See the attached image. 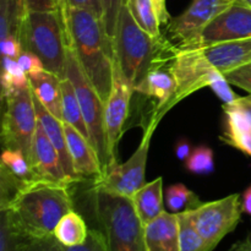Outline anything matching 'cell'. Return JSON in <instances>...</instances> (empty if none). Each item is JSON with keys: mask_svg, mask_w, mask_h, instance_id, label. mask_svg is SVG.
I'll return each instance as SVG.
<instances>
[{"mask_svg": "<svg viewBox=\"0 0 251 251\" xmlns=\"http://www.w3.org/2000/svg\"><path fill=\"white\" fill-rule=\"evenodd\" d=\"M70 185L41 179L27 181L6 205L0 206V211L6 213L20 234L50 237L59 221L74 210Z\"/></svg>", "mask_w": 251, "mask_h": 251, "instance_id": "obj_1", "label": "cell"}, {"mask_svg": "<svg viewBox=\"0 0 251 251\" xmlns=\"http://www.w3.org/2000/svg\"><path fill=\"white\" fill-rule=\"evenodd\" d=\"M69 46L73 47L83 73L105 104L113 87L114 46L102 17L87 9L70 7Z\"/></svg>", "mask_w": 251, "mask_h": 251, "instance_id": "obj_2", "label": "cell"}, {"mask_svg": "<svg viewBox=\"0 0 251 251\" xmlns=\"http://www.w3.org/2000/svg\"><path fill=\"white\" fill-rule=\"evenodd\" d=\"M114 60L125 80L136 87L145 76L163 63L169 50H176L163 38H153L135 22L126 5H123L113 38Z\"/></svg>", "mask_w": 251, "mask_h": 251, "instance_id": "obj_3", "label": "cell"}, {"mask_svg": "<svg viewBox=\"0 0 251 251\" xmlns=\"http://www.w3.org/2000/svg\"><path fill=\"white\" fill-rule=\"evenodd\" d=\"M93 208L108 251H147L145 226L131 199L95 186Z\"/></svg>", "mask_w": 251, "mask_h": 251, "instance_id": "obj_4", "label": "cell"}, {"mask_svg": "<svg viewBox=\"0 0 251 251\" xmlns=\"http://www.w3.org/2000/svg\"><path fill=\"white\" fill-rule=\"evenodd\" d=\"M19 39L24 50L39 56L46 70L65 77L66 49L69 42L60 15L56 10L28 11L22 19Z\"/></svg>", "mask_w": 251, "mask_h": 251, "instance_id": "obj_5", "label": "cell"}, {"mask_svg": "<svg viewBox=\"0 0 251 251\" xmlns=\"http://www.w3.org/2000/svg\"><path fill=\"white\" fill-rule=\"evenodd\" d=\"M65 76L73 82L76 91L83 119L88 130L90 142L97 153L104 176L110 168L104 127V103L83 73L80 61L71 46H68L66 49Z\"/></svg>", "mask_w": 251, "mask_h": 251, "instance_id": "obj_6", "label": "cell"}, {"mask_svg": "<svg viewBox=\"0 0 251 251\" xmlns=\"http://www.w3.org/2000/svg\"><path fill=\"white\" fill-rule=\"evenodd\" d=\"M37 124L33 93L29 86L2 100L1 141L4 149L19 150L28 159Z\"/></svg>", "mask_w": 251, "mask_h": 251, "instance_id": "obj_7", "label": "cell"}, {"mask_svg": "<svg viewBox=\"0 0 251 251\" xmlns=\"http://www.w3.org/2000/svg\"><path fill=\"white\" fill-rule=\"evenodd\" d=\"M157 125L158 122L151 118L149 125L145 129L141 142L132 156L125 163L115 164L114 167H112L102 178L96 180L95 186L104 189L108 193L131 199L132 195L146 184L145 174H146L150 144Z\"/></svg>", "mask_w": 251, "mask_h": 251, "instance_id": "obj_8", "label": "cell"}, {"mask_svg": "<svg viewBox=\"0 0 251 251\" xmlns=\"http://www.w3.org/2000/svg\"><path fill=\"white\" fill-rule=\"evenodd\" d=\"M242 212V202L238 194H232L220 200L202 202L193 210L195 227L208 249L212 251L226 235L237 228Z\"/></svg>", "mask_w": 251, "mask_h": 251, "instance_id": "obj_9", "label": "cell"}, {"mask_svg": "<svg viewBox=\"0 0 251 251\" xmlns=\"http://www.w3.org/2000/svg\"><path fill=\"white\" fill-rule=\"evenodd\" d=\"M169 70L176 80V92L168 104L171 110L176 103L203 87H210L216 70L199 48L176 50L169 63Z\"/></svg>", "mask_w": 251, "mask_h": 251, "instance_id": "obj_10", "label": "cell"}, {"mask_svg": "<svg viewBox=\"0 0 251 251\" xmlns=\"http://www.w3.org/2000/svg\"><path fill=\"white\" fill-rule=\"evenodd\" d=\"M234 1L235 0H193L183 14L172 19L167 25L169 41L174 42L176 51L190 48L203 28Z\"/></svg>", "mask_w": 251, "mask_h": 251, "instance_id": "obj_11", "label": "cell"}, {"mask_svg": "<svg viewBox=\"0 0 251 251\" xmlns=\"http://www.w3.org/2000/svg\"><path fill=\"white\" fill-rule=\"evenodd\" d=\"M134 92V87L125 80L119 66L114 60L113 87L109 98L104 104V127L110 168L117 164L118 145L124 131L125 122L129 117L130 100Z\"/></svg>", "mask_w": 251, "mask_h": 251, "instance_id": "obj_12", "label": "cell"}, {"mask_svg": "<svg viewBox=\"0 0 251 251\" xmlns=\"http://www.w3.org/2000/svg\"><path fill=\"white\" fill-rule=\"evenodd\" d=\"M247 38H251V6L243 0H235L203 28L195 43L188 49Z\"/></svg>", "mask_w": 251, "mask_h": 251, "instance_id": "obj_13", "label": "cell"}, {"mask_svg": "<svg viewBox=\"0 0 251 251\" xmlns=\"http://www.w3.org/2000/svg\"><path fill=\"white\" fill-rule=\"evenodd\" d=\"M28 162L37 179L55 181V183L74 184L66 178L63 167H61L58 151L48 139L39 122L37 124L33 141H32Z\"/></svg>", "mask_w": 251, "mask_h": 251, "instance_id": "obj_14", "label": "cell"}, {"mask_svg": "<svg viewBox=\"0 0 251 251\" xmlns=\"http://www.w3.org/2000/svg\"><path fill=\"white\" fill-rule=\"evenodd\" d=\"M64 131L76 176L81 180L85 178H95L96 180L102 178L103 172L100 159L87 137L66 123H64Z\"/></svg>", "mask_w": 251, "mask_h": 251, "instance_id": "obj_15", "label": "cell"}, {"mask_svg": "<svg viewBox=\"0 0 251 251\" xmlns=\"http://www.w3.org/2000/svg\"><path fill=\"white\" fill-rule=\"evenodd\" d=\"M169 63L171 61H168V66H164L167 63H163L152 69L145 76L144 80L135 87V92L157 100L156 112L152 114V118L158 123L168 112L167 108L176 92V80L169 70Z\"/></svg>", "mask_w": 251, "mask_h": 251, "instance_id": "obj_16", "label": "cell"}, {"mask_svg": "<svg viewBox=\"0 0 251 251\" xmlns=\"http://www.w3.org/2000/svg\"><path fill=\"white\" fill-rule=\"evenodd\" d=\"M199 49L206 60L222 74L251 63V38L223 42Z\"/></svg>", "mask_w": 251, "mask_h": 251, "instance_id": "obj_17", "label": "cell"}, {"mask_svg": "<svg viewBox=\"0 0 251 251\" xmlns=\"http://www.w3.org/2000/svg\"><path fill=\"white\" fill-rule=\"evenodd\" d=\"M33 102H34V109H36L37 119L41 123L43 126L44 131H46L47 136L50 140L53 146L58 151L59 158H60L61 167L65 173L66 178L74 184L81 181V179L76 176L75 171H74L73 162H71L70 153H69L68 149V141H66L65 131H64V123L63 120L58 119L55 115L51 114L37 97L33 96Z\"/></svg>", "mask_w": 251, "mask_h": 251, "instance_id": "obj_18", "label": "cell"}, {"mask_svg": "<svg viewBox=\"0 0 251 251\" xmlns=\"http://www.w3.org/2000/svg\"><path fill=\"white\" fill-rule=\"evenodd\" d=\"M145 242L147 251H180L178 215L164 211L145 226Z\"/></svg>", "mask_w": 251, "mask_h": 251, "instance_id": "obj_19", "label": "cell"}, {"mask_svg": "<svg viewBox=\"0 0 251 251\" xmlns=\"http://www.w3.org/2000/svg\"><path fill=\"white\" fill-rule=\"evenodd\" d=\"M34 97L58 119L61 120V77L48 70L28 76Z\"/></svg>", "mask_w": 251, "mask_h": 251, "instance_id": "obj_20", "label": "cell"}, {"mask_svg": "<svg viewBox=\"0 0 251 251\" xmlns=\"http://www.w3.org/2000/svg\"><path fill=\"white\" fill-rule=\"evenodd\" d=\"M131 201L142 225H149L166 211L163 206V179L157 178L145 184L132 195Z\"/></svg>", "mask_w": 251, "mask_h": 251, "instance_id": "obj_21", "label": "cell"}, {"mask_svg": "<svg viewBox=\"0 0 251 251\" xmlns=\"http://www.w3.org/2000/svg\"><path fill=\"white\" fill-rule=\"evenodd\" d=\"M90 229L80 213L70 211L66 213L54 230V237L63 247H76L87 239Z\"/></svg>", "mask_w": 251, "mask_h": 251, "instance_id": "obj_22", "label": "cell"}, {"mask_svg": "<svg viewBox=\"0 0 251 251\" xmlns=\"http://www.w3.org/2000/svg\"><path fill=\"white\" fill-rule=\"evenodd\" d=\"M61 120L77 129L90 141L88 130L83 119L77 95L73 82L66 76L61 78Z\"/></svg>", "mask_w": 251, "mask_h": 251, "instance_id": "obj_23", "label": "cell"}, {"mask_svg": "<svg viewBox=\"0 0 251 251\" xmlns=\"http://www.w3.org/2000/svg\"><path fill=\"white\" fill-rule=\"evenodd\" d=\"M132 19L153 38H162L161 22L151 0H126L125 4Z\"/></svg>", "mask_w": 251, "mask_h": 251, "instance_id": "obj_24", "label": "cell"}, {"mask_svg": "<svg viewBox=\"0 0 251 251\" xmlns=\"http://www.w3.org/2000/svg\"><path fill=\"white\" fill-rule=\"evenodd\" d=\"M27 9L25 0H0V39L19 38V29Z\"/></svg>", "mask_w": 251, "mask_h": 251, "instance_id": "obj_25", "label": "cell"}, {"mask_svg": "<svg viewBox=\"0 0 251 251\" xmlns=\"http://www.w3.org/2000/svg\"><path fill=\"white\" fill-rule=\"evenodd\" d=\"M27 86H29L28 76L22 70L19 61L16 59L2 56L1 100Z\"/></svg>", "mask_w": 251, "mask_h": 251, "instance_id": "obj_26", "label": "cell"}, {"mask_svg": "<svg viewBox=\"0 0 251 251\" xmlns=\"http://www.w3.org/2000/svg\"><path fill=\"white\" fill-rule=\"evenodd\" d=\"M179 220V242L180 251H211L193 220V211L176 213Z\"/></svg>", "mask_w": 251, "mask_h": 251, "instance_id": "obj_27", "label": "cell"}, {"mask_svg": "<svg viewBox=\"0 0 251 251\" xmlns=\"http://www.w3.org/2000/svg\"><path fill=\"white\" fill-rule=\"evenodd\" d=\"M0 169H4L10 176L21 181H29L37 179L27 157L25 156L24 152L19 151V150L4 149L1 154Z\"/></svg>", "mask_w": 251, "mask_h": 251, "instance_id": "obj_28", "label": "cell"}, {"mask_svg": "<svg viewBox=\"0 0 251 251\" xmlns=\"http://www.w3.org/2000/svg\"><path fill=\"white\" fill-rule=\"evenodd\" d=\"M166 202L169 212L181 213L193 211L201 205V200L195 193L189 190L184 184H174L167 189Z\"/></svg>", "mask_w": 251, "mask_h": 251, "instance_id": "obj_29", "label": "cell"}, {"mask_svg": "<svg viewBox=\"0 0 251 251\" xmlns=\"http://www.w3.org/2000/svg\"><path fill=\"white\" fill-rule=\"evenodd\" d=\"M185 168L193 174L207 176L215 171L213 151L206 146L196 147L185 161Z\"/></svg>", "mask_w": 251, "mask_h": 251, "instance_id": "obj_30", "label": "cell"}, {"mask_svg": "<svg viewBox=\"0 0 251 251\" xmlns=\"http://www.w3.org/2000/svg\"><path fill=\"white\" fill-rule=\"evenodd\" d=\"M0 251H21L25 235L15 229L6 213L2 211H0Z\"/></svg>", "mask_w": 251, "mask_h": 251, "instance_id": "obj_31", "label": "cell"}, {"mask_svg": "<svg viewBox=\"0 0 251 251\" xmlns=\"http://www.w3.org/2000/svg\"><path fill=\"white\" fill-rule=\"evenodd\" d=\"M103 9V24L110 38H114L117 31L118 20H119L120 10L123 7V0H100Z\"/></svg>", "mask_w": 251, "mask_h": 251, "instance_id": "obj_32", "label": "cell"}, {"mask_svg": "<svg viewBox=\"0 0 251 251\" xmlns=\"http://www.w3.org/2000/svg\"><path fill=\"white\" fill-rule=\"evenodd\" d=\"M21 251H63V247L54 235L46 238L24 237Z\"/></svg>", "mask_w": 251, "mask_h": 251, "instance_id": "obj_33", "label": "cell"}, {"mask_svg": "<svg viewBox=\"0 0 251 251\" xmlns=\"http://www.w3.org/2000/svg\"><path fill=\"white\" fill-rule=\"evenodd\" d=\"M63 251H108V248L103 233L97 228H92L85 243L76 247H63Z\"/></svg>", "mask_w": 251, "mask_h": 251, "instance_id": "obj_34", "label": "cell"}, {"mask_svg": "<svg viewBox=\"0 0 251 251\" xmlns=\"http://www.w3.org/2000/svg\"><path fill=\"white\" fill-rule=\"evenodd\" d=\"M210 87L212 88V91L216 93V96H217L225 104L233 103L238 98L237 95H235L232 91V88H230V83L228 82L226 76L223 75L222 73H220V71H217L216 75L213 76Z\"/></svg>", "mask_w": 251, "mask_h": 251, "instance_id": "obj_35", "label": "cell"}, {"mask_svg": "<svg viewBox=\"0 0 251 251\" xmlns=\"http://www.w3.org/2000/svg\"><path fill=\"white\" fill-rule=\"evenodd\" d=\"M230 85L245 90L251 95V63L223 74Z\"/></svg>", "mask_w": 251, "mask_h": 251, "instance_id": "obj_36", "label": "cell"}, {"mask_svg": "<svg viewBox=\"0 0 251 251\" xmlns=\"http://www.w3.org/2000/svg\"><path fill=\"white\" fill-rule=\"evenodd\" d=\"M19 61L20 66L22 68V70L26 73L27 76L34 75V74H38L41 71L46 70L43 63L39 59V56H37L36 54L32 53L28 50H22V53L20 54L19 58L16 59Z\"/></svg>", "mask_w": 251, "mask_h": 251, "instance_id": "obj_37", "label": "cell"}, {"mask_svg": "<svg viewBox=\"0 0 251 251\" xmlns=\"http://www.w3.org/2000/svg\"><path fill=\"white\" fill-rule=\"evenodd\" d=\"M221 140L251 156V130L250 131L240 132V134L230 137H221Z\"/></svg>", "mask_w": 251, "mask_h": 251, "instance_id": "obj_38", "label": "cell"}, {"mask_svg": "<svg viewBox=\"0 0 251 251\" xmlns=\"http://www.w3.org/2000/svg\"><path fill=\"white\" fill-rule=\"evenodd\" d=\"M0 49H1L2 56H7V58L12 59L19 58L20 54L24 50L21 42H20V39L15 36H9L6 37V38L1 39Z\"/></svg>", "mask_w": 251, "mask_h": 251, "instance_id": "obj_39", "label": "cell"}, {"mask_svg": "<svg viewBox=\"0 0 251 251\" xmlns=\"http://www.w3.org/2000/svg\"><path fill=\"white\" fill-rule=\"evenodd\" d=\"M68 6L78 7V9H87L96 14L97 16L103 17V9L100 0H68Z\"/></svg>", "mask_w": 251, "mask_h": 251, "instance_id": "obj_40", "label": "cell"}, {"mask_svg": "<svg viewBox=\"0 0 251 251\" xmlns=\"http://www.w3.org/2000/svg\"><path fill=\"white\" fill-rule=\"evenodd\" d=\"M25 5L28 11H48L56 10L54 0H25ZM58 11V10H56Z\"/></svg>", "mask_w": 251, "mask_h": 251, "instance_id": "obj_41", "label": "cell"}, {"mask_svg": "<svg viewBox=\"0 0 251 251\" xmlns=\"http://www.w3.org/2000/svg\"><path fill=\"white\" fill-rule=\"evenodd\" d=\"M151 1L153 4L154 10H156L157 16H158L161 25H168L171 22L172 17L169 15L168 9H167L166 0H151Z\"/></svg>", "mask_w": 251, "mask_h": 251, "instance_id": "obj_42", "label": "cell"}, {"mask_svg": "<svg viewBox=\"0 0 251 251\" xmlns=\"http://www.w3.org/2000/svg\"><path fill=\"white\" fill-rule=\"evenodd\" d=\"M55 2L56 10H58L60 19L63 21L64 28H65L66 37H68L69 42V26H68V16H69V6H68V0H54Z\"/></svg>", "mask_w": 251, "mask_h": 251, "instance_id": "obj_43", "label": "cell"}, {"mask_svg": "<svg viewBox=\"0 0 251 251\" xmlns=\"http://www.w3.org/2000/svg\"><path fill=\"white\" fill-rule=\"evenodd\" d=\"M190 153H191L190 142H189L186 139L179 140L176 145V157H178L179 159H181V161H186L188 157L190 156Z\"/></svg>", "mask_w": 251, "mask_h": 251, "instance_id": "obj_44", "label": "cell"}, {"mask_svg": "<svg viewBox=\"0 0 251 251\" xmlns=\"http://www.w3.org/2000/svg\"><path fill=\"white\" fill-rule=\"evenodd\" d=\"M233 103L244 113L251 124V95L247 96V97H238Z\"/></svg>", "mask_w": 251, "mask_h": 251, "instance_id": "obj_45", "label": "cell"}, {"mask_svg": "<svg viewBox=\"0 0 251 251\" xmlns=\"http://www.w3.org/2000/svg\"><path fill=\"white\" fill-rule=\"evenodd\" d=\"M242 210L243 212L251 216V186H249V188L244 191V194H243Z\"/></svg>", "mask_w": 251, "mask_h": 251, "instance_id": "obj_46", "label": "cell"}, {"mask_svg": "<svg viewBox=\"0 0 251 251\" xmlns=\"http://www.w3.org/2000/svg\"><path fill=\"white\" fill-rule=\"evenodd\" d=\"M228 251H249V250H248L245 242H242V243H238V244L233 245V247L230 248Z\"/></svg>", "mask_w": 251, "mask_h": 251, "instance_id": "obj_47", "label": "cell"}, {"mask_svg": "<svg viewBox=\"0 0 251 251\" xmlns=\"http://www.w3.org/2000/svg\"><path fill=\"white\" fill-rule=\"evenodd\" d=\"M244 242H245V244H247L248 250L251 251V232L249 233V235H248V238L244 240Z\"/></svg>", "mask_w": 251, "mask_h": 251, "instance_id": "obj_48", "label": "cell"}, {"mask_svg": "<svg viewBox=\"0 0 251 251\" xmlns=\"http://www.w3.org/2000/svg\"><path fill=\"white\" fill-rule=\"evenodd\" d=\"M243 1H244V2H247L248 5H250V6H251V0H243Z\"/></svg>", "mask_w": 251, "mask_h": 251, "instance_id": "obj_49", "label": "cell"}, {"mask_svg": "<svg viewBox=\"0 0 251 251\" xmlns=\"http://www.w3.org/2000/svg\"><path fill=\"white\" fill-rule=\"evenodd\" d=\"M123 4H124V5L126 4V0H123Z\"/></svg>", "mask_w": 251, "mask_h": 251, "instance_id": "obj_50", "label": "cell"}]
</instances>
